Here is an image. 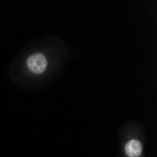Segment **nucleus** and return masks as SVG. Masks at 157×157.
<instances>
[{
    "label": "nucleus",
    "instance_id": "nucleus-1",
    "mask_svg": "<svg viewBox=\"0 0 157 157\" xmlns=\"http://www.w3.org/2000/svg\"><path fill=\"white\" fill-rule=\"evenodd\" d=\"M27 66L29 70L34 74H41L44 73L46 67H47V61L44 56L41 54H34L31 56H29L27 59Z\"/></svg>",
    "mask_w": 157,
    "mask_h": 157
},
{
    "label": "nucleus",
    "instance_id": "nucleus-2",
    "mask_svg": "<svg viewBox=\"0 0 157 157\" xmlns=\"http://www.w3.org/2000/svg\"><path fill=\"white\" fill-rule=\"evenodd\" d=\"M125 152L129 157H138L142 152V145L136 139L130 140L125 146Z\"/></svg>",
    "mask_w": 157,
    "mask_h": 157
}]
</instances>
